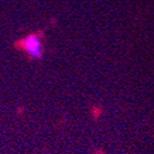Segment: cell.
I'll return each mask as SVG.
<instances>
[{
  "mask_svg": "<svg viewBox=\"0 0 154 154\" xmlns=\"http://www.w3.org/2000/svg\"><path fill=\"white\" fill-rule=\"evenodd\" d=\"M25 51L33 58H41L42 57V48L41 42L39 38L35 35H30L24 40L23 42Z\"/></svg>",
  "mask_w": 154,
  "mask_h": 154,
  "instance_id": "1",
  "label": "cell"
}]
</instances>
